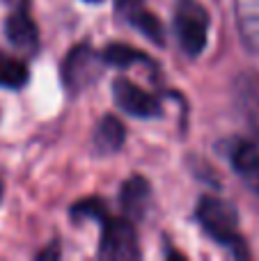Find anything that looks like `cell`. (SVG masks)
Returning <instances> with one entry per match:
<instances>
[{
	"label": "cell",
	"instance_id": "1",
	"mask_svg": "<svg viewBox=\"0 0 259 261\" xmlns=\"http://www.w3.org/2000/svg\"><path fill=\"white\" fill-rule=\"evenodd\" d=\"M195 220L200 225V229L216 245L227 250L232 257L237 259L250 257L246 239L239 231V213L227 199L216 197V195H202L195 206Z\"/></svg>",
	"mask_w": 259,
	"mask_h": 261
},
{
	"label": "cell",
	"instance_id": "2",
	"mask_svg": "<svg viewBox=\"0 0 259 261\" xmlns=\"http://www.w3.org/2000/svg\"><path fill=\"white\" fill-rule=\"evenodd\" d=\"M172 30L188 58H200L209 44L211 16L200 0H174Z\"/></svg>",
	"mask_w": 259,
	"mask_h": 261
},
{
	"label": "cell",
	"instance_id": "3",
	"mask_svg": "<svg viewBox=\"0 0 259 261\" xmlns=\"http://www.w3.org/2000/svg\"><path fill=\"white\" fill-rule=\"evenodd\" d=\"M101 225V239L96 257L108 261H128L140 259V245H138V231L131 218H115L108 211L96 220Z\"/></svg>",
	"mask_w": 259,
	"mask_h": 261
},
{
	"label": "cell",
	"instance_id": "4",
	"mask_svg": "<svg viewBox=\"0 0 259 261\" xmlns=\"http://www.w3.org/2000/svg\"><path fill=\"white\" fill-rule=\"evenodd\" d=\"M106 69L101 53L94 50L90 44H78L73 46L67 53L60 69V76H62V85L64 90L71 96L85 92L92 83H96V78L101 76V71Z\"/></svg>",
	"mask_w": 259,
	"mask_h": 261
},
{
	"label": "cell",
	"instance_id": "5",
	"mask_svg": "<svg viewBox=\"0 0 259 261\" xmlns=\"http://www.w3.org/2000/svg\"><path fill=\"white\" fill-rule=\"evenodd\" d=\"M7 5L5 37L16 50L35 55L39 50V28L30 14V0H3Z\"/></svg>",
	"mask_w": 259,
	"mask_h": 261
},
{
	"label": "cell",
	"instance_id": "6",
	"mask_svg": "<svg viewBox=\"0 0 259 261\" xmlns=\"http://www.w3.org/2000/svg\"><path fill=\"white\" fill-rule=\"evenodd\" d=\"M113 99L115 106L133 119H159L163 115L161 101L128 78L113 81Z\"/></svg>",
	"mask_w": 259,
	"mask_h": 261
},
{
	"label": "cell",
	"instance_id": "7",
	"mask_svg": "<svg viewBox=\"0 0 259 261\" xmlns=\"http://www.w3.org/2000/svg\"><path fill=\"white\" fill-rule=\"evenodd\" d=\"M225 153L243 184L259 193V130L250 138H234L225 144Z\"/></svg>",
	"mask_w": 259,
	"mask_h": 261
},
{
	"label": "cell",
	"instance_id": "8",
	"mask_svg": "<svg viewBox=\"0 0 259 261\" xmlns=\"http://www.w3.org/2000/svg\"><path fill=\"white\" fill-rule=\"evenodd\" d=\"M117 14L124 18L126 25H131L136 32H140L151 44L163 46L165 44V30L163 23L156 14H151L147 7H142L140 0H117Z\"/></svg>",
	"mask_w": 259,
	"mask_h": 261
},
{
	"label": "cell",
	"instance_id": "9",
	"mask_svg": "<svg viewBox=\"0 0 259 261\" xmlns=\"http://www.w3.org/2000/svg\"><path fill=\"white\" fill-rule=\"evenodd\" d=\"M119 204H122V211L126 218H131L133 222L142 220L149 213V206H151L149 181L140 174L128 176L122 184V190H119Z\"/></svg>",
	"mask_w": 259,
	"mask_h": 261
},
{
	"label": "cell",
	"instance_id": "10",
	"mask_svg": "<svg viewBox=\"0 0 259 261\" xmlns=\"http://www.w3.org/2000/svg\"><path fill=\"white\" fill-rule=\"evenodd\" d=\"M234 103L250 122H259V73L243 71L234 78Z\"/></svg>",
	"mask_w": 259,
	"mask_h": 261
},
{
	"label": "cell",
	"instance_id": "11",
	"mask_svg": "<svg viewBox=\"0 0 259 261\" xmlns=\"http://www.w3.org/2000/svg\"><path fill=\"white\" fill-rule=\"evenodd\" d=\"M237 28L243 46L259 55V0H241L237 5Z\"/></svg>",
	"mask_w": 259,
	"mask_h": 261
},
{
	"label": "cell",
	"instance_id": "12",
	"mask_svg": "<svg viewBox=\"0 0 259 261\" xmlns=\"http://www.w3.org/2000/svg\"><path fill=\"white\" fill-rule=\"evenodd\" d=\"M99 53H101V60H103L106 67L128 69V67H136V64H145V67H151V69L156 67V62L147 53H142L136 46L119 44V41L108 44L103 50H99Z\"/></svg>",
	"mask_w": 259,
	"mask_h": 261
},
{
	"label": "cell",
	"instance_id": "13",
	"mask_svg": "<svg viewBox=\"0 0 259 261\" xmlns=\"http://www.w3.org/2000/svg\"><path fill=\"white\" fill-rule=\"evenodd\" d=\"M126 142V128L115 115H106L94 128V151L96 153H115Z\"/></svg>",
	"mask_w": 259,
	"mask_h": 261
},
{
	"label": "cell",
	"instance_id": "14",
	"mask_svg": "<svg viewBox=\"0 0 259 261\" xmlns=\"http://www.w3.org/2000/svg\"><path fill=\"white\" fill-rule=\"evenodd\" d=\"M30 83V69L23 60L0 53V90H23Z\"/></svg>",
	"mask_w": 259,
	"mask_h": 261
},
{
	"label": "cell",
	"instance_id": "15",
	"mask_svg": "<svg viewBox=\"0 0 259 261\" xmlns=\"http://www.w3.org/2000/svg\"><path fill=\"white\" fill-rule=\"evenodd\" d=\"M106 211H108V208H106V202L101 197H87V199H81V202L71 204L69 216H71V220H76V222H83V220L96 222Z\"/></svg>",
	"mask_w": 259,
	"mask_h": 261
},
{
	"label": "cell",
	"instance_id": "16",
	"mask_svg": "<svg viewBox=\"0 0 259 261\" xmlns=\"http://www.w3.org/2000/svg\"><path fill=\"white\" fill-rule=\"evenodd\" d=\"M35 259H48V261L60 259V243H58V241H50L48 248L39 250V252L35 254Z\"/></svg>",
	"mask_w": 259,
	"mask_h": 261
},
{
	"label": "cell",
	"instance_id": "17",
	"mask_svg": "<svg viewBox=\"0 0 259 261\" xmlns=\"http://www.w3.org/2000/svg\"><path fill=\"white\" fill-rule=\"evenodd\" d=\"M83 3H90V5H101L103 0H83Z\"/></svg>",
	"mask_w": 259,
	"mask_h": 261
}]
</instances>
